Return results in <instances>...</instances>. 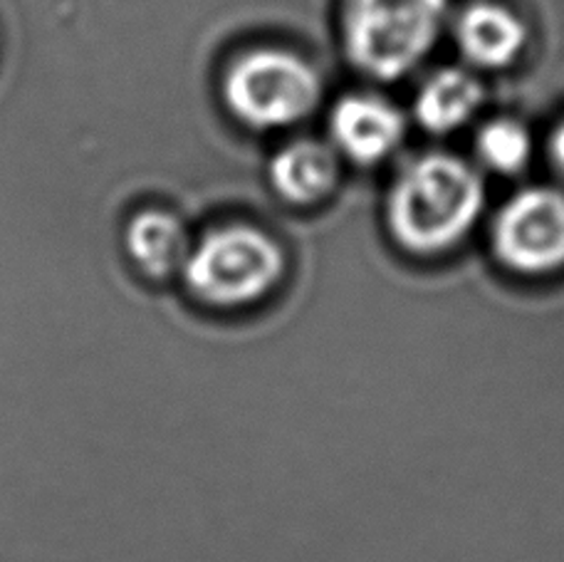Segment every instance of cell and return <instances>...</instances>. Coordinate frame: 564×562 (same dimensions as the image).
Listing matches in <instances>:
<instances>
[{
	"label": "cell",
	"mask_w": 564,
	"mask_h": 562,
	"mask_svg": "<svg viewBox=\"0 0 564 562\" xmlns=\"http://www.w3.org/2000/svg\"><path fill=\"white\" fill-rule=\"evenodd\" d=\"M486 208V184L456 154H421L389 191L387 224L397 244L416 256L458 246Z\"/></svg>",
	"instance_id": "1"
},
{
	"label": "cell",
	"mask_w": 564,
	"mask_h": 562,
	"mask_svg": "<svg viewBox=\"0 0 564 562\" xmlns=\"http://www.w3.org/2000/svg\"><path fill=\"white\" fill-rule=\"evenodd\" d=\"M448 23V0H347L345 47L361 73L394 83L426 60Z\"/></svg>",
	"instance_id": "2"
},
{
	"label": "cell",
	"mask_w": 564,
	"mask_h": 562,
	"mask_svg": "<svg viewBox=\"0 0 564 562\" xmlns=\"http://www.w3.org/2000/svg\"><path fill=\"white\" fill-rule=\"evenodd\" d=\"M285 270L273 238L248 226L218 228L191 248L186 285L210 305L236 307L263 298Z\"/></svg>",
	"instance_id": "3"
},
{
	"label": "cell",
	"mask_w": 564,
	"mask_h": 562,
	"mask_svg": "<svg viewBox=\"0 0 564 562\" xmlns=\"http://www.w3.org/2000/svg\"><path fill=\"white\" fill-rule=\"evenodd\" d=\"M224 95L240 122L256 129L297 125L322 97L315 67L285 50H256L228 69Z\"/></svg>",
	"instance_id": "4"
},
{
	"label": "cell",
	"mask_w": 564,
	"mask_h": 562,
	"mask_svg": "<svg viewBox=\"0 0 564 562\" xmlns=\"http://www.w3.org/2000/svg\"><path fill=\"white\" fill-rule=\"evenodd\" d=\"M492 248L500 263L520 275L564 268V191L532 186L512 194L496 214Z\"/></svg>",
	"instance_id": "5"
},
{
	"label": "cell",
	"mask_w": 564,
	"mask_h": 562,
	"mask_svg": "<svg viewBox=\"0 0 564 562\" xmlns=\"http://www.w3.org/2000/svg\"><path fill=\"white\" fill-rule=\"evenodd\" d=\"M332 149L359 166L384 162L406 137V119L377 95H347L329 117Z\"/></svg>",
	"instance_id": "6"
},
{
	"label": "cell",
	"mask_w": 564,
	"mask_h": 562,
	"mask_svg": "<svg viewBox=\"0 0 564 562\" xmlns=\"http://www.w3.org/2000/svg\"><path fill=\"white\" fill-rule=\"evenodd\" d=\"M453 37L466 63L480 69H502L516 63L528 45V25L506 6L478 0L463 8Z\"/></svg>",
	"instance_id": "7"
},
{
	"label": "cell",
	"mask_w": 564,
	"mask_h": 562,
	"mask_svg": "<svg viewBox=\"0 0 564 562\" xmlns=\"http://www.w3.org/2000/svg\"><path fill=\"white\" fill-rule=\"evenodd\" d=\"M482 99L486 93L476 75L460 67H441L421 83L414 117L431 134H451L480 112Z\"/></svg>",
	"instance_id": "8"
},
{
	"label": "cell",
	"mask_w": 564,
	"mask_h": 562,
	"mask_svg": "<svg viewBox=\"0 0 564 562\" xmlns=\"http://www.w3.org/2000/svg\"><path fill=\"white\" fill-rule=\"evenodd\" d=\"M339 179L337 152L322 142H292L270 162V184L292 204H315L332 194Z\"/></svg>",
	"instance_id": "9"
},
{
	"label": "cell",
	"mask_w": 564,
	"mask_h": 562,
	"mask_svg": "<svg viewBox=\"0 0 564 562\" xmlns=\"http://www.w3.org/2000/svg\"><path fill=\"white\" fill-rule=\"evenodd\" d=\"M127 248L137 266L154 278H166L174 270H184L191 256L184 226L161 210H147L129 224Z\"/></svg>",
	"instance_id": "10"
},
{
	"label": "cell",
	"mask_w": 564,
	"mask_h": 562,
	"mask_svg": "<svg viewBox=\"0 0 564 562\" xmlns=\"http://www.w3.org/2000/svg\"><path fill=\"white\" fill-rule=\"evenodd\" d=\"M476 149L480 162L496 174H518L530 164L532 137L525 127L510 117L492 119L478 132Z\"/></svg>",
	"instance_id": "11"
},
{
	"label": "cell",
	"mask_w": 564,
	"mask_h": 562,
	"mask_svg": "<svg viewBox=\"0 0 564 562\" xmlns=\"http://www.w3.org/2000/svg\"><path fill=\"white\" fill-rule=\"evenodd\" d=\"M550 159L557 172L564 176V122H560L550 137Z\"/></svg>",
	"instance_id": "12"
}]
</instances>
